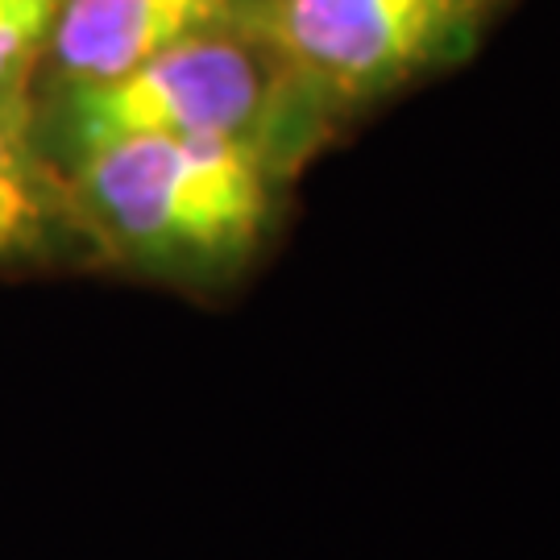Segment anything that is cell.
<instances>
[{
    "instance_id": "5",
    "label": "cell",
    "mask_w": 560,
    "mask_h": 560,
    "mask_svg": "<svg viewBox=\"0 0 560 560\" xmlns=\"http://www.w3.org/2000/svg\"><path fill=\"white\" fill-rule=\"evenodd\" d=\"M38 183L30 141V96L25 88L0 92V254L18 249L38 229Z\"/></svg>"
},
{
    "instance_id": "6",
    "label": "cell",
    "mask_w": 560,
    "mask_h": 560,
    "mask_svg": "<svg viewBox=\"0 0 560 560\" xmlns=\"http://www.w3.org/2000/svg\"><path fill=\"white\" fill-rule=\"evenodd\" d=\"M62 0H0V92L21 88V75L59 21Z\"/></svg>"
},
{
    "instance_id": "1",
    "label": "cell",
    "mask_w": 560,
    "mask_h": 560,
    "mask_svg": "<svg viewBox=\"0 0 560 560\" xmlns=\"http://www.w3.org/2000/svg\"><path fill=\"white\" fill-rule=\"evenodd\" d=\"M80 175L108 237L159 266H224L270 217V179L254 141H104L83 150Z\"/></svg>"
},
{
    "instance_id": "3",
    "label": "cell",
    "mask_w": 560,
    "mask_h": 560,
    "mask_svg": "<svg viewBox=\"0 0 560 560\" xmlns=\"http://www.w3.org/2000/svg\"><path fill=\"white\" fill-rule=\"evenodd\" d=\"M266 108L270 71L245 42L224 38V30L179 42L117 80L71 92L83 150L125 138L254 141Z\"/></svg>"
},
{
    "instance_id": "2",
    "label": "cell",
    "mask_w": 560,
    "mask_h": 560,
    "mask_svg": "<svg viewBox=\"0 0 560 560\" xmlns=\"http://www.w3.org/2000/svg\"><path fill=\"white\" fill-rule=\"evenodd\" d=\"M506 0H266L261 25L282 62L340 101L399 88L460 59Z\"/></svg>"
},
{
    "instance_id": "4",
    "label": "cell",
    "mask_w": 560,
    "mask_h": 560,
    "mask_svg": "<svg viewBox=\"0 0 560 560\" xmlns=\"http://www.w3.org/2000/svg\"><path fill=\"white\" fill-rule=\"evenodd\" d=\"M237 0H62L50 55L75 88L108 83L154 55L217 34Z\"/></svg>"
}]
</instances>
